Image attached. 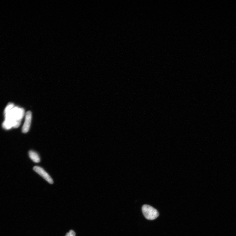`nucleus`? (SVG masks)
I'll return each mask as SVG.
<instances>
[{"instance_id":"4","label":"nucleus","mask_w":236,"mask_h":236,"mask_svg":"<svg viewBox=\"0 0 236 236\" xmlns=\"http://www.w3.org/2000/svg\"><path fill=\"white\" fill-rule=\"evenodd\" d=\"M32 114L31 112L28 111L26 114L25 121L22 128V132L26 133L29 131L31 122Z\"/></svg>"},{"instance_id":"6","label":"nucleus","mask_w":236,"mask_h":236,"mask_svg":"<svg viewBox=\"0 0 236 236\" xmlns=\"http://www.w3.org/2000/svg\"><path fill=\"white\" fill-rule=\"evenodd\" d=\"M76 233L74 231L71 230L69 232L67 233L65 236H75Z\"/></svg>"},{"instance_id":"3","label":"nucleus","mask_w":236,"mask_h":236,"mask_svg":"<svg viewBox=\"0 0 236 236\" xmlns=\"http://www.w3.org/2000/svg\"><path fill=\"white\" fill-rule=\"evenodd\" d=\"M33 170L39 175L43 177L49 184H53V181L51 177L42 168L38 166H35L33 167Z\"/></svg>"},{"instance_id":"2","label":"nucleus","mask_w":236,"mask_h":236,"mask_svg":"<svg viewBox=\"0 0 236 236\" xmlns=\"http://www.w3.org/2000/svg\"><path fill=\"white\" fill-rule=\"evenodd\" d=\"M142 211L145 218L149 220L156 219L159 215L156 209L148 205H144L142 206Z\"/></svg>"},{"instance_id":"1","label":"nucleus","mask_w":236,"mask_h":236,"mask_svg":"<svg viewBox=\"0 0 236 236\" xmlns=\"http://www.w3.org/2000/svg\"><path fill=\"white\" fill-rule=\"evenodd\" d=\"M24 113L23 108L15 106L13 103H9L4 110L5 120L2 124L3 128L6 130L12 127L17 128L20 125Z\"/></svg>"},{"instance_id":"5","label":"nucleus","mask_w":236,"mask_h":236,"mask_svg":"<svg viewBox=\"0 0 236 236\" xmlns=\"http://www.w3.org/2000/svg\"><path fill=\"white\" fill-rule=\"evenodd\" d=\"M30 158L34 162L38 163L40 162V158L39 154L36 152L33 151H30L29 152Z\"/></svg>"}]
</instances>
